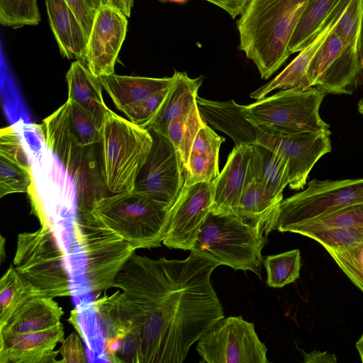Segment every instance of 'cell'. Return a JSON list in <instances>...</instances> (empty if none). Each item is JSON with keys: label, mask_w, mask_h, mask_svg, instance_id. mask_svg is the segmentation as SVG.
<instances>
[{"label": "cell", "mask_w": 363, "mask_h": 363, "mask_svg": "<svg viewBox=\"0 0 363 363\" xmlns=\"http://www.w3.org/2000/svg\"><path fill=\"white\" fill-rule=\"evenodd\" d=\"M218 264L190 253L185 259L133 254L114 287L141 310L143 363H182L191 345L224 318L211 281Z\"/></svg>", "instance_id": "6da1fadb"}, {"label": "cell", "mask_w": 363, "mask_h": 363, "mask_svg": "<svg viewBox=\"0 0 363 363\" xmlns=\"http://www.w3.org/2000/svg\"><path fill=\"white\" fill-rule=\"evenodd\" d=\"M65 252L72 296L114 287L134 248L91 210L52 226Z\"/></svg>", "instance_id": "7a4b0ae2"}, {"label": "cell", "mask_w": 363, "mask_h": 363, "mask_svg": "<svg viewBox=\"0 0 363 363\" xmlns=\"http://www.w3.org/2000/svg\"><path fill=\"white\" fill-rule=\"evenodd\" d=\"M309 0H248L237 21L239 48L269 79L291 55L288 47Z\"/></svg>", "instance_id": "3957f363"}, {"label": "cell", "mask_w": 363, "mask_h": 363, "mask_svg": "<svg viewBox=\"0 0 363 363\" xmlns=\"http://www.w3.org/2000/svg\"><path fill=\"white\" fill-rule=\"evenodd\" d=\"M268 242L261 229L236 215L209 212L191 252L235 270L251 271L262 279V250Z\"/></svg>", "instance_id": "277c9868"}, {"label": "cell", "mask_w": 363, "mask_h": 363, "mask_svg": "<svg viewBox=\"0 0 363 363\" xmlns=\"http://www.w3.org/2000/svg\"><path fill=\"white\" fill-rule=\"evenodd\" d=\"M150 131L108 108L101 130V153L104 180L111 194L131 191L150 152Z\"/></svg>", "instance_id": "5b68a950"}, {"label": "cell", "mask_w": 363, "mask_h": 363, "mask_svg": "<svg viewBox=\"0 0 363 363\" xmlns=\"http://www.w3.org/2000/svg\"><path fill=\"white\" fill-rule=\"evenodd\" d=\"M91 211L135 250L161 246L169 210L133 191L107 195Z\"/></svg>", "instance_id": "8992f818"}, {"label": "cell", "mask_w": 363, "mask_h": 363, "mask_svg": "<svg viewBox=\"0 0 363 363\" xmlns=\"http://www.w3.org/2000/svg\"><path fill=\"white\" fill-rule=\"evenodd\" d=\"M325 94L315 86L280 90L244 106V113L252 123L272 133L330 134V125L319 113Z\"/></svg>", "instance_id": "52a82bcc"}, {"label": "cell", "mask_w": 363, "mask_h": 363, "mask_svg": "<svg viewBox=\"0 0 363 363\" xmlns=\"http://www.w3.org/2000/svg\"><path fill=\"white\" fill-rule=\"evenodd\" d=\"M13 265L40 295L72 296L65 252L52 227L18 234Z\"/></svg>", "instance_id": "ba28073f"}, {"label": "cell", "mask_w": 363, "mask_h": 363, "mask_svg": "<svg viewBox=\"0 0 363 363\" xmlns=\"http://www.w3.org/2000/svg\"><path fill=\"white\" fill-rule=\"evenodd\" d=\"M104 340V358L111 363H143V315L123 291L91 301Z\"/></svg>", "instance_id": "9c48e42d"}, {"label": "cell", "mask_w": 363, "mask_h": 363, "mask_svg": "<svg viewBox=\"0 0 363 363\" xmlns=\"http://www.w3.org/2000/svg\"><path fill=\"white\" fill-rule=\"evenodd\" d=\"M362 202L363 178L334 181L313 179L305 190L282 200L276 229L291 233L303 224Z\"/></svg>", "instance_id": "30bf717a"}, {"label": "cell", "mask_w": 363, "mask_h": 363, "mask_svg": "<svg viewBox=\"0 0 363 363\" xmlns=\"http://www.w3.org/2000/svg\"><path fill=\"white\" fill-rule=\"evenodd\" d=\"M196 350L206 363H268L267 347L252 323L242 316L223 318L199 340Z\"/></svg>", "instance_id": "8fae6325"}, {"label": "cell", "mask_w": 363, "mask_h": 363, "mask_svg": "<svg viewBox=\"0 0 363 363\" xmlns=\"http://www.w3.org/2000/svg\"><path fill=\"white\" fill-rule=\"evenodd\" d=\"M55 155L48 150L32 165L33 182L28 192L41 225L52 227L77 213L74 183Z\"/></svg>", "instance_id": "7c38bea8"}, {"label": "cell", "mask_w": 363, "mask_h": 363, "mask_svg": "<svg viewBox=\"0 0 363 363\" xmlns=\"http://www.w3.org/2000/svg\"><path fill=\"white\" fill-rule=\"evenodd\" d=\"M148 130L152 145L133 191L169 210L184 186L185 167L168 137L152 129Z\"/></svg>", "instance_id": "4fadbf2b"}, {"label": "cell", "mask_w": 363, "mask_h": 363, "mask_svg": "<svg viewBox=\"0 0 363 363\" xmlns=\"http://www.w3.org/2000/svg\"><path fill=\"white\" fill-rule=\"evenodd\" d=\"M362 70L358 47L345 45L333 29L311 60L307 76L310 86L328 94H352Z\"/></svg>", "instance_id": "5bb4252c"}, {"label": "cell", "mask_w": 363, "mask_h": 363, "mask_svg": "<svg viewBox=\"0 0 363 363\" xmlns=\"http://www.w3.org/2000/svg\"><path fill=\"white\" fill-rule=\"evenodd\" d=\"M330 135L322 132L272 133L259 126L257 144L283 156L288 164L289 186L300 190L318 160L331 151Z\"/></svg>", "instance_id": "9a60e30c"}, {"label": "cell", "mask_w": 363, "mask_h": 363, "mask_svg": "<svg viewBox=\"0 0 363 363\" xmlns=\"http://www.w3.org/2000/svg\"><path fill=\"white\" fill-rule=\"evenodd\" d=\"M213 182L184 184L178 199L169 209L162 244L169 248L191 250L210 212Z\"/></svg>", "instance_id": "2e32d148"}, {"label": "cell", "mask_w": 363, "mask_h": 363, "mask_svg": "<svg viewBox=\"0 0 363 363\" xmlns=\"http://www.w3.org/2000/svg\"><path fill=\"white\" fill-rule=\"evenodd\" d=\"M127 18L119 9L108 4L102 5L97 11L84 60L94 76L114 74L116 61L126 35Z\"/></svg>", "instance_id": "e0dca14e"}, {"label": "cell", "mask_w": 363, "mask_h": 363, "mask_svg": "<svg viewBox=\"0 0 363 363\" xmlns=\"http://www.w3.org/2000/svg\"><path fill=\"white\" fill-rule=\"evenodd\" d=\"M252 145H235L225 165L213 181L210 212L214 214L236 215L240 200L252 180L250 160Z\"/></svg>", "instance_id": "ac0fdd59"}, {"label": "cell", "mask_w": 363, "mask_h": 363, "mask_svg": "<svg viewBox=\"0 0 363 363\" xmlns=\"http://www.w3.org/2000/svg\"><path fill=\"white\" fill-rule=\"evenodd\" d=\"M61 323L38 332L0 337V363H53L59 354L55 348L64 340Z\"/></svg>", "instance_id": "d6986e66"}, {"label": "cell", "mask_w": 363, "mask_h": 363, "mask_svg": "<svg viewBox=\"0 0 363 363\" xmlns=\"http://www.w3.org/2000/svg\"><path fill=\"white\" fill-rule=\"evenodd\" d=\"M43 122L48 148L70 174L87 160L96 144L84 146L79 143L71 128L65 103Z\"/></svg>", "instance_id": "ffe728a7"}, {"label": "cell", "mask_w": 363, "mask_h": 363, "mask_svg": "<svg viewBox=\"0 0 363 363\" xmlns=\"http://www.w3.org/2000/svg\"><path fill=\"white\" fill-rule=\"evenodd\" d=\"M196 104L206 123L230 136L235 145L257 144L259 126L246 118L244 106L234 100L217 101L199 96Z\"/></svg>", "instance_id": "44dd1931"}, {"label": "cell", "mask_w": 363, "mask_h": 363, "mask_svg": "<svg viewBox=\"0 0 363 363\" xmlns=\"http://www.w3.org/2000/svg\"><path fill=\"white\" fill-rule=\"evenodd\" d=\"M50 26L61 55L84 61L88 40L77 16L65 0H45Z\"/></svg>", "instance_id": "7402d4cb"}, {"label": "cell", "mask_w": 363, "mask_h": 363, "mask_svg": "<svg viewBox=\"0 0 363 363\" xmlns=\"http://www.w3.org/2000/svg\"><path fill=\"white\" fill-rule=\"evenodd\" d=\"M225 138L205 123L198 132L185 167V184L211 183L220 174L219 151Z\"/></svg>", "instance_id": "603a6c76"}, {"label": "cell", "mask_w": 363, "mask_h": 363, "mask_svg": "<svg viewBox=\"0 0 363 363\" xmlns=\"http://www.w3.org/2000/svg\"><path fill=\"white\" fill-rule=\"evenodd\" d=\"M64 314L62 308L47 296H36L23 304L4 327L0 328V337L38 332L52 328L60 323Z\"/></svg>", "instance_id": "cb8c5ba5"}, {"label": "cell", "mask_w": 363, "mask_h": 363, "mask_svg": "<svg viewBox=\"0 0 363 363\" xmlns=\"http://www.w3.org/2000/svg\"><path fill=\"white\" fill-rule=\"evenodd\" d=\"M283 196H277L259 182L252 179L245 187L237 216L261 229L265 236L276 229Z\"/></svg>", "instance_id": "d4e9b609"}, {"label": "cell", "mask_w": 363, "mask_h": 363, "mask_svg": "<svg viewBox=\"0 0 363 363\" xmlns=\"http://www.w3.org/2000/svg\"><path fill=\"white\" fill-rule=\"evenodd\" d=\"M99 79L116 108L125 113L137 103L170 86L174 76L153 78L113 74L99 77Z\"/></svg>", "instance_id": "484cf974"}, {"label": "cell", "mask_w": 363, "mask_h": 363, "mask_svg": "<svg viewBox=\"0 0 363 363\" xmlns=\"http://www.w3.org/2000/svg\"><path fill=\"white\" fill-rule=\"evenodd\" d=\"M174 81L155 118L146 128L167 135L169 123L180 115L189 112L197 104V93L203 77L190 78L186 72L175 71Z\"/></svg>", "instance_id": "4316f807"}, {"label": "cell", "mask_w": 363, "mask_h": 363, "mask_svg": "<svg viewBox=\"0 0 363 363\" xmlns=\"http://www.w3.org/2000/svg\"><path fill=\"white\" fill-rule=\"evenodd\" d=\"M68 98L103 123L108 107L102 96V85L81 60H75L67 72Z\"/></svg>", "instance_id": "83f0119b"}, {"label": "cell", "mask_w": 363, "mask_h": 363, "mask_svg": "<svg viewBox=\"0 0 363 363\" xmlns=\"http://www.w3.org/2000/svg\"><path fill=\"white\" fill-rule=\"evenodd\" d=\"M250 168L253 179L274 194L283 196L289 182L288 164L283 156L264 146L252 145Z\"/></svg>", "instance_id": "f1b7e54d"}, {"label": "cell", "mask_w": 363, "mask_h": 363, "mask_svg": "<svg viewBox=\"0 0 363 363\" xmlns=\"http://www.w3.org/2000/svg\"><path fill=\"white\" fill-rule=\"evenodd\" d=\"M40 295L13 265H11L0 280V328L23 304Z\"/></svg>", "instance_id": "f546056e"}, {"label": "cell", "mask_w": 363, "mask_h": 363, "mask_svg": "<svg viewBox=\"0 0 363 363\" xmlns=\"http://www.w3.org/2000/svg\"><path fill=\"white\" fill-rule=\"evenodd\" d=\"M340 0H309L290 40V54L301 51L315 38Z\"/></svg>", "instance_id": "4dcf8cb0"}, {"label": "cell", "mask_w": 363, "mask_h": 363, "mask_svg": "<svg viewBox=\"0 0 363 363\" xmlns=\"http://www.w3.org/2000/svg\"><path fill=\"white\" fill-rule=\"evenodd\" d=\"M205 123L196 104L189 112L173 119L168 125L167 136L179 154L184 167L192 143Z\"/></svg>", "instance_id": "1f68e13d"}, {"label": "cell", "mask_w": 363, "mask_h": 363, "mask_svg": "<svg viewBox=\"0 0 363 363\" xmlns=\"http://www.w3.org/2000/svg\"><path fill=\"white\" fill-rule=\"evenodd\" d=\"M68 321L84 341L91 354L104 357V340L91 301L79 303L70 313Z\"/></svg>", "instance_id": "d6a6232c"}, {"label": "cell", "mask_w": 363, "mask_h": 363, "mask_svg": "<svg viewBox=\"0 0 363 363\" xmlns=\"http://www.w3.org/2000/svg\"><path fill=\"white\" fill-rule=\"evenodd\" d=\"M363 225V202L350 205L293 229L291 233L308 237L332 228Z\"/></svg>", "instance_id": "836d02e7"}, {"label": "cell", "mask_w": 363, "mask_h": 363, "mask_svg": "<svg viewBox=\"0 0 363 363\" xmlns=\"http://www.w3.org/2000/svg\"><path fill=\"white\" fill-rule=\"evenodd\" d=\"M267 270V285L281 288L294 282L299 278L301 266V252L298 249L275 255H269L264 259Z\"/></svg>", "instance_id": "e575fe53"}, {"label": "cell", "mask_w": 363, "mask_h": 363, "mask_svg": "<svg viewBox=\"0 0 363 363\" xmlns=\"http://www.w3.org/2000/svg\"><path fill=\"white\" fill-rule=\"evenodd\" d=\"M67 116L72 131L84 146L96 145L101 141L102 123L74 102H65Z\"/></svg>", "instance_id": "d590c367"}, {"label": "cell", "mask_w": 363, "mask_h": 363, "mask_svg": "<svg viewBox=\"0 0 363 363\" xmlns=\"http://www.w3.org/2000/svg\"><path fill=\"white\" fill-rule=\"evenodd\" d=\"M40 19L37 0H0V23L3 26H36Z\"/></svg>", "instance_id": "8d00e7d4"}, {"label": "cell", "mask_w": 363, "mask_h": 363, "mask_svg": "<svg viewBox=\"0 0 363 363\" xmlns=\"http://www.w3.org/2000/svg\"><path fill=\"white\" fill-rule=\"evenodd\" d=\"M33 182L32 170L0 156V197L28 193Z\"/></svg>", "instance_id": "74e56055"}, {"label": "cell", "mask_w": 363, "mask_h": 363, "mask_svg": "<svg viewBox=\"0 0 363 363\" xmlns=\"http://www.w3.org/2000/svg\"><path fill=\"white\" fill-rule=\"evenodd\" d=\"M30 159L31 167L38 163L49 150L44 125L18 121L13 125Z\"/></svg>", "instance_id": "f35d334b"}, {"label": "cell", "mask_w": 363, "mask_h": 363, "mask_svg": "<svg viewBox=\"0 0 363 363\" xmlns=\"http://www.w3.org/2000/svg\"><path fill=\"white\" fill-rule=\"evenodd\" d=\"M325 249L350 280L363 292V242L345 249Z\"/></svg>", "instance_id": "ab89813d"}, {"label": "cell", "mask_w": 363, "mask_h": 363, "mask_svg": "<svg viewBox=\"0 0 363 363\" xmlns=\"http://www.w3.org/2000/svg\"><path fill=\"white\" fill-rule=\"evenodd\" d=\"M363 0H350L333 28L345 45L358 47Z\"/></svg>", "instance_id": "60d3db41"}, {"label": "cell", "mask_w": 363, "mask_h": 363, "mask_svg": "<svg viewBox=\"0 0 363 363\" xmlns=\"http://www.w3.org/2000/svg\"><path fill=\"white\" fill-rule=\"evenodd\" d=\"M308 237L324 248L345 249L363 242V225L324 230Z\"/></svg>", "instance_id": "b9f144b4"}, {"label": "cell", "mask_w": 363, "mask_h": 363, "mask_svg": "<svg viewBox=\"0 0 363 363\" xmlns=\"http://www.w3.org/2000/svg\"><path fill=\"white\" fill-rule=\"evenodd\" d=\"M170 86L157 91L137 103L124 114L130 121L146 129L160 111Z\"/></svg>", "instance_id": "7bdbcfd3"}, {"label": "cell", "mask_w": 363, "mask_h": 363, "mask_svg": "<svg viewBox=\"0 0 363 363\" xmlns=\"http://www.w3.org/2000/svg\"><path fill=\"white\" fill-rule=\"evenodd\" d=\"M0 156L32 170L31 163L13 125L0 130Z\"/></svg>", "instance_id": "ee69618b"}, {"label": "cell", "mask_w": 363, "mask_h": 363, "mask_svg": "<svg viewBox=\"0 0 363 363\" xmlns=\"http://www.w3.org/2000/svg\"><path fill=\"white\" fill-rule=\"evenodd\" d=\"M79 21L89 40L94 20L105 0H65Z\"/></svg>", "instance_id": "f6af8a7d"}, {"label": "cell", "mask_w": 363, "mask_h": 363, "mask_svg": "<svg viewBox=\"0 0 363 363\" xmlns=\"http://www.w3.org/2000/svg\"><path fill=\"white\" fill-rule=\"evenodd\" d=\"M58 350L62 359L57 362L86 363L89 362L80 337L72 333L62 342Z\"/></svg>", "instance_id": "bcb514c9"}, {"label": "cell", "mask_w": 363, "mask_h": 363, "mask_svg": "<svg viewBox=\"0 0 363 363\" xmlns=\"http://www.w3.org/2000/svg\"><path fill=\"white\" fill-rule=\"evenodd\" d=\"M225 11L232 18L240 15L248 0H205Z\"/></svg>", "instance_id": "7dc6e473"}, {"label": "cell", "mask_w": 363, "mask_h": 363, "mask_svg": "<svg viewBox=\"0 0 363 363\" xmlns=\"http://www.w3.org/2000/svg\"><path fill=\"white\" fill-rule=\"evenodd\" d=\"M305 363H318V362H336V357L333 354L328 352L313 351L310 353L303 352Z\"/></svg>", "instance_id": "c3c4849f"}, {"label": "cell", "mask_w": 363, "mask_h": 363, "mask_svg": "<svg viewBox=\"0 0 363 363\" xmlns=\"http://www.w3.org/2000/svg\"><path fill=\"white\" fill-rule=\"evenodd\" d=\"M358 48L360 58L363 64V11L361 19L360 30L359 34Z\"/></svg>", "instance_id": "681fc988"}, {"label": "cell", "mask_w": 363, "mask_h": 363, "mask_svg": "<svg viewBox=\"0 0 363 363\" xmlns=\"http://www.w3.org/2000/svg\"><path fill=\"white\" fill-rule=\"evenodd\" d=\"M356 348L359 354L361 361L363 362V333L356 342Z\"/></svg>", "instance_id": "f907efd6"}, {"label": "cell", "mask_w": 363, "mask_h": 363, "mask_svg": "<svg viewBox=\"0 0 363 363\" xmlns=\"http://www.w3.org/2000/svg\"><path fill=\"white\" fill-rule=\"evenodd\" d=\"M6 239L1 235V247H0V262L2 263L6 257V252L4 250Z\"/></svg>", "instance_id": "816d5d0a"}, {"label": "cell", "mask_w": 363, "mask_h": 363, "mask_svg": "<svg viewBox=\"0 0 363 363\" xmlns=\"http://www.w3.org/2000/svg\"><path fill=\"white\" fill-rule=\"evenodd\" d=\"M358 111L363 114V98L361 99L357 104Z\"/></svg>", "instance_id": "f5cc1de1"}]
</instances>
